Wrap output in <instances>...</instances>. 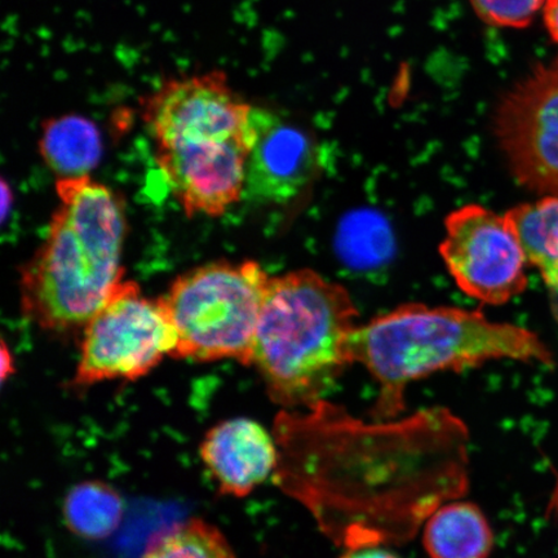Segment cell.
Returning a JSON list of instances; mask_svg holds the SVG:
<instances>
[{
  "mask_svg": "<svg viewBox=\"0 0 558 558\" xmlns=\"http://www.w3.org/2000/svg\"><path fill=\"white\" fill-rule=\"evenodd\" d=\"M142 558H239L218 527L201 519L180 523L153 539Z\"/></svg>",
  "mask_w": 558,
  "mask_h": 558,
  "instance_id": "16",
  "label": "cell"
},
{
  "mask_svg": "<svg viewBox=\"0 0 558 558\" xmlns=\"http://www.w3.org/2000/svg\"><path fill=\"white\" fill-rule=\"evenodd\" d=\"M41 159L58 179L89 177L102 157L99 129L86 117L48 118L40 128Z\"/></svg>",
  "mask_w": 558,
  "mask_h": 558,
  "instance_id": "13",
  "label": "cell"
},
{
  "mask_svg": "<svg viewBox=\"0 0 558 558\" xmlns=\"http://www.w3.org/2000/svg\"><path fill=\"white\" fill-rule=\"evenodd\" d=\"M13 360L9 348L5 345V341H2V380L7 379V376L13 374Z\"/></svg>",
  "mask_w": 558,
  "mask_h": 558,
  "instance_id": "20",
  "label": "cell"
},
{
  "mask_svg": "<svg viewBox=\"0 0 558 558\" xmlns=\"http://www.w3.org/2000/svg\"><path fill=\"white\" fill-rule=\"evenodd\" d=\"M177 344V330L158 299L122 279L85 326L74 386L142 378L171 357Z\"/></svg>",
  "mask_w": 558,
  "mask_h": 558,
  "instance_id": "7",
  "label": "cell"
},
{
  "mask_svg": "<svg viewBox=\"0 0 558 558\" xmlns=\"http://www.w3.org/2000/svg\"><path fill=\"white\" fill-rule=\"evenodd\" d=\"M505 215L527 263L538 268L548 289L558 288V197L544 195Z\"/></svg>",
  "mask_w": 558,
  "mask_h": 558,
  "instance_id": "14",
  "label": "cell"
},
{
  "mask_svg": "<svg viewBox=\"0 0 558 558\" xmlns=\"http://www.w3.org/2000/svg\"><path fill=\"white\" fill-rule=\"evenodd\" d=\"M439 254L458 288L478 302L501 305L527 288L525 253L506 215L465 205L446 216Z\"/></svg>",
  "mask_w": 558,
  "mask_h": 558,
  "instance_id": "8",
  "label": "cell"
},
{
  "mask_svg": "<svg viewBox=\"0 0 558 558\" xmlns=\"http://www.w3.org/2000/svg\"><path fill=\"white\" fill-rule=\"evenodd\" d=\"M201 458L221 494L243 498L275 474L279 451L276 437L262 424L235 417L207 432Z\"/></svg>",
  "mask_w": 558,
  "mask_h": 558,
  "instance_id": "11",
  "label": "cell"
},
{
  "mask_svg": "<svg viewBox=\"0 0 558 558\" xmlns=\"http://www.w3.org/2000/svg\"><path fill=\"white\" fill-rule=\"evenodd\" d=\"M351 354L378 383L375 421L397 418L410 384L432 374L498 360L550 361L532 331L494 323L478 311L425 304H404L355 327Z\"/></svg>",
  "mask_w": 558,
  "mask_h": 558,
  "instance_id": "2",
  "label": "cell"
},
{
  "mask_svg": "<svg viewBox=\"0 0 558 558\" xmlns=\"http://www.w3.org/2000/svg\"><path fill=\"white\" fill-rule=\"evenodd\" d=\"M339 558H402L395 550L387 548L384 544H365L347 548Z\"/></svg>",
  "mask_w": 558,
  "mask_h": 558,
  "instance_id": "18",
  "label": "cell"
},
{
  "mask_svg": "<svg viewBox=\"0 0 558 558\" xmlns=\"http://www.w3.org/2000/svg\"><path fill=\"white\" fill-rule=\"evenodd\" d=\"M365 423L320 401L276 423V483L348 548L408 539L466 487V432L444 409Z\"/></svg>",
  "mask_w": 558,
  "mask_h": 558,
  "instance_id": "1",
  "label": "cell"
},
{
  "mask_svg": "<svg viewBox=\"0 0 558 558\" xmlns=\"http://www.w3.org/2000/svg\"><path fill=\"white\" fill-rule=\"evenodd\" d=\"M474 13L494 27L522 29L543 10L544 0H470Z\"/></svg>",
  "mask_w": 558,
  "mask_h": 558,
  "instance_id": "17",
  "label": "cell"
},
{
  "mask_svg": "<svg viewBox=\"0 0 558 558\" xmlns=\"http://www.w3.org/2000/svg\"><path fill=\"white\" fill-rule=\"evenodd\" d=\"M270 276L254 260L216 262L174 279L158 302L178 333L172 359L253 364Z\"/></svg>",
  "mask_w": 558,
  "mask_h": 558,
  "instance_id": "5",
  "label": "cell"
},
{
  "mask_svg": "<svg viewBox=\"0 0 558 558\" xmlns=\"http://www.w3.org/2000/svg\"><path fill=\"white\" fill-rule=\"evenodd\" d=\"M253 124L243 195L259 204H283L316 177L318 146L304 130L269 110L254 108Z\"/></svg>",
  "mask_w": 558,
  "mask_h": 558,
  "instance_id": "10",
  "label": "cell"
},
{
  "mask_svg": "<svg viewBox=\"0 0 558 558\" xmlns=\"http://www.w3.org/2000/svg\"><path fill=\"white\" fill-rule=\"evenodd\" d=\"M423 544L429 558H488L494 533L478 506L449 500L425 520Z\"/></svg>",
  "mask_w": 558,
  "mask_h": 558,
  "instance_id": "12",
  "label": "cell"
},
{
  "mask_svg": "<svg viewBox=\"0 0 558 558\" xmlns=\"http://www.w3.org/2000/svg\"><path fill=\"white\" fill-rule=\"evenodd\" d=\"M46 240L21 270V311L45 330L86 326L123 279L122 199L89 177L58 179Z\"/></svg>",
  "mask_w": 558,
  "mask_h": 558,
  "instance_id": "3",
  "label": "cell"
},
{
  "mask_svg": "<svg viewBox=\"0 0 558 558\" xmlns=\"http://www.w3.org/2000/svg\"><path fill=\"white\" fill-rule=\"evenodd\" d=\"M550 308L555 314L558 323V288L549 289Z\"/></svg>",
  "mask_w": 558,
  "mask_h": 558,
  "instance_id": "21",
  "label": "cell"
},
{
  "mask_svg": "<svg viewBox=\"0 0 558 558\" xmlns=\"http://www.w3.org/2000/svg\"><path fill=\"white\" fill-rule=\"evenodd\" d=\"M494 134L522 186L558 197V58L508 90L495 111Z\"/></svg>",
  "mask_w": 558,
  "mask_h": 558,
  "instance_id": "9",
  "label": "cell"
},
{
  "mask_svg": "<svg viewBox=\"0 0 558 558\" xmlns=\"http://www.w3.org/2000/svg\"><path fill=\"white\" fill-rule=\"evenodd\" d=\"M359 310L344 286L312 269L270 277L254 341L253 364L270 399L286 409L325 400L353 364Z\"/></svg>",
  "mask_w": 558,
  "mask_h": 558,
  "instance_id": "4",
  "label": "cell"
},
{
  "mask_svg": "<svg viewBox=\"0 0 558 558\" xmlns=\"http://www.w3.org/2000/svg\"><path fill=\"white\" fill-rule=\"evenodd\" d=\"M123 513L120 495L100 483L75 486L64 505L65 520L75 534L88 539L105 538L114 532Z\"/></svg>",
  "mask_w": 558,
  "mask_h": 558,
  "instance_id": "15",
  "label": "cell"
},
{
  "mask_svg": "<svg viewBox=\"0 0 558 558\" xmlns=\"http://www.w3.org/2000/svg\"><path fill=\"white\" fill-rule=\"evenodd\" d=\"M142 108L156 157L208 158L253 148L255 107L221 70L166 80Z\"/></svg>",
  "mask_w": 558,
  "mask_h": 558,
  "instance_id": "6",
  "label": "cell"
},
{
  "mask_svg": "<svg viewBox=\"0 0 558 558\" xmlns=\"http://www.w3.org/2000/svg\"><path fill=\"white\" fill-rule=\"evenodd\" d=\"M542 11L547 32L558 45V0H544Z\"/></svg>",
  "mask_w": 558,
  "mask_h": 558,
  "instance_id": "19",
  "label": "cell"
}]
</instances>
